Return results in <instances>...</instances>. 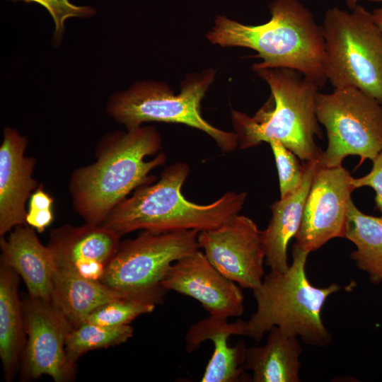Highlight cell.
<instances>
[{
  "instance_id": "obj_1",
  "label": "cell",
  "mask_w": 382,
  "mask_h": 382,
  "mask_svg": "<svg viewBox=\"0 0 382 382\" xmlns=\"http://www.w3.org/2000/svg\"><path fill=\"white\" fill-rule=\"evenodd\" d=\"M161 135L154 126L115 131L103 137L94 163L76 168L69 190L75 212L86 224L100 225L138 187L154 182L150 173L165 164Z\"/></svg>"
},
{
  "instance_id": "obj_2",
  "label": "cell",
  "mask_w": 382,
  "mask_h": 382,
  "mask_svg": "<svg viewBox=\"0 0 382 382\" xmlns=\"http://www.w3.org/2000/svg\"><path fill=\"white\" fill-rule=\"evenodd\" d=\"M269 9L270 19L260 25H246L219 15L206 37L221 47L255 50L262 61L253 64V69H293L323 87L327 79L322 26L299 0H274Z\"/></svg>"
},
{
  "instance_id": "obj_3",
  "label": "cell",
  "mask_w": 382,
  "mask_h": 382,
  "mask_svg": "<svg viewBox=\"0 0 382 382\" xmlns=\"http://www.w3.org/2000/svg\"><path fill=\"white\" fill-rule=\"evenodd\" d=\"M253 70L267 83L270 97L253 116L231 110L239 148L249 149L274 140L302 161L318 160L323 151L315 142L316 136L321 137L316 103L321 87L290 69Z\"/></svg>"
},
{
  "instance_id": "obj_4",
  "label": "cell",
  "mask_w": 382,
  "mask_h": 382,
  "mask_svg": "<svg viewBox=\"0 0 382 382\" xmlns=\"http://www.w3.org/2000/svg\"><path fill=\"white\" fill-rule=\"evenodd\" d=\"M189 173L185 163L170 165L155 183L138 187L118 204L101 225L121 236L137 230L200 232L216 228L238 214L247 197L245 192H227L207 204L187 200L181 190Z\"/></svg>"
},
{
  "instance_id": "obj_5",
  "label": "cell",
  "mask_w": 382,
  "mask_h": 382,
  "mask_svg": "<svg viewBox=\"0 0 382 382\" xmlns=\"http://www.w3.org/2000/svg\"><path fill=\"white\" fill-rule=\"evenodd\" d=\"M309 253L294 243L289 268L270 270L253 290L257 309L247 321V337L260 342L265 332L277 327L310 346L331 343L332 337L323 324L321 312L328 298L342 287L336 282L325 287L311 284L306 272Z\"/></svg>"
},
{
  "instance_id": "obj_6",
  "label": "cell",
  "mask_w": 382,
  "mask_h": 382,
  "mask_svg": "<svg viewBox=\"0 0 382 382\" xmlns=\"http://www.w3.org/2000/svg\"><path fill=\"white\" fill-rule=\"evenodd\" d=\"M215 76L213 69L189 74L178 93L161 81H137L126 90L112 93L106 111L126 129L150 122L185 125L206 133L222 151L231 152L238 147L236 132L213 126L201 113V102Z\"/></svg>"
},
{
  "instance_id": "obj_7",
  "label": "cell",
  "mask_w": 382,
  "mask_h": 382,
  "mask_svg": "<svg viewBox=\"0 0 382 382\" xmlns=\"http://www.w3.org/2000/svg\"><path fill=\"white\" fill-rule=\"evenodd\" d=\"M351 11L325 13V75L334 88H357L382 105V30L364 6Z\"/></svg>"
},
{
  "instance_id": "obj_8",
  "label": "cell",
  "mask_w": 382,
  "mask_h": 382,
  "mask_svg": "<svg viewBox=\"0 0 382 382\" xmlns=\"http://www.w3.org/2000/svg\"><path fill=\"white\" fill-rule=\"evenodd\" d=\"M316 111L328 137L320 166H341L349 155L372 161L382 151V105L374 97L354 87L336 88L318 93Z\"/></svg>"
},
{
  "instance_id": "obj_9",
  "label": "cell",
  "mask_w": 382,
  "mask_h": 382,
  "mask_svg": "<svg viewBox=\"0 0 382 382\" xmlns=\"http://www.w3.org/2000/svg\"><path fill=\"white\" fill-rule=\"evenodd\" d=\"M198 233L195 230L145 231L126 240L107 265L101 282L126 293L159 288L173 262L199 249Z\"/></svg>"
},
{
  "instance_id": "obj_10",
  "label": "cell",
  "mask_w": 382,
  "mask_h": 382,
  "mask_svg": "<svg viewBox=\"0 0 382 382\" xmlns=\"http://www.w3.org/2000/svg\"><path fill=\"white\" fill-rule=\"evenodd\" d=\"M352 178L342 165L329 168L318 162L295 236L299 248L311 253L332 238H345L348 205L356 189Z\"/></svg>"
},
{
  "instance_id": "obj_11",
  "label": "cell",
  "mask_w": 382,
  "mask_h": 382,
  "mask_svg": "<svg viewBox=\"0 0 382 382\" xmlns=\"http://www.w3.org/2000/svg\"><path fill=\"white\" fill-rule=\"evenodd\" d=\"M260 231L250 218L237 214L219 226L199 232V248L225 277L243 289H255L265 277Z\"/></svg>"
},
{
  "instance_id": "obj_12",
  "label": "cell",
  "mask_w": 382,
  "mask_h": 382,
  "mask_svg": "<svg viewBox=\"0 0 382 382\" xmlns=\"http://www.w3.org/2000/svg\"><path fill=\"white\" fill-rule=\"evenodd\" d=\"M22 306L28 336L23 351V378L35 379L45 374L56 382L71 381L75 365L69 361L65 351L71 325L51 300L29 295Z\"/></svg>"
},
{
  "instance_id": "obj_13",
  "label": "cell",
  "mask_w": 382,
  "mask_h": 382,
  "mask_svg": "<svg viewBox=\"0 0 382 382\" xmlns=\"http://www.w3.org/2000/svg\"><path fill=\"white\" fill-rule=\"evenodd\" d=\"M161 286L197 301L209 313L228 318L244 312L240 287L221 273L199 250L170 267Z\"/></svg>"
},
{
  "instance_id": "obj_14",
  "label": "cell",
  "mask_w": 382,
  "mask_h": 382,
  "mask_svg": "<svg viewBox=\"0 0 382 382\" xmlns=\"http://www.w3.org/2000/svg\"><path fill=\"white\" fill-rule=\"evenodd\" d=\"M121 236L103 225H63L52 229L48 244L56 268L100 281L120 245Z\"/></svg>"
},
{
  "instance_id": "obj_15",
  "label": "cell",
  "mask_w": 382,
  "mask_h": 382,
  "mask_svg": "<svg viewBox=\"0 0 382 382\" xmlns=\"http://www.w3.org/2000/svg\"><path fill=\"white\" fill-rule=\"evenodd\" d=\"M27 138L6 127L0 145V236L26 224L25 204L38 187L33 174L35 159L25 156Z\"/></svg>"
},
{
  "instance_id": "obj_16",
  "label": "cell",
  "mask_w": 382,
  "mask_h": 382,
  "mask_svg": "<svg viewBox=\"0 0 382 382\" xmlns=\"http://www.w3.org/2000/svg\"><path fill=\"white\" fill-rule=\"evenodd\" d=\"M210 316L194 324L185 335V350L192 352L206 340L214 344V352L201 378L202 382H238L245 379L247 347L243 341L231 347L232 335H247V321Z\"/></svg>"
},
{
  "instance_id": "obj_17",
  "label": "cell",
  "mask_w": 382,
  "mask_h": 382,
  "mask_svg": "<svg viewBox=\"0 0 382 382\" xmlns=\"http://www.w3.org/2000/svg\"><path fill=\"white\" fill-rule=\"evenodd\" d=\"M1 262L24 281L29 295L51 300L56 265L52 254L28 224L14 228L8 238H0Z\"/></svg>"
},
{
  "instance_id": "obj_18",
  "label": "cell",
  "mask_w": 382,
  "mask_h": 382,
  "mask_svg": "<svg viewBox=\"0 0 382 382\" xmlns=\"http://www.w3.org/2000/svg\"><path fill=\"white\" fill-rule=\"evenodd\" d=\"M318 160L306 161L303 180L299 189L280 198L270 207L271 219L267 228L260 231V236L265 262L271 270L284 272L289 267L287 261L288 245L299 229L304 204L318 166Z\"/></svg>"
},
{
  "instance_id": "obj_19",
  "label": "cell",
  "mask_w": 382,
  "mask_h": 382,
  "mask_svg": "<svg viewBox=\"0 0 382 382\" xmlns=\"http://www.w3.org/2000/svg\"><path fill=\"white\" fill-rule=\"evenodd\" d=\"M128 294L115 290L100 281L56 268L51 301L71 327L75 328L101 305Z\"/></svg>"
},
{
  "instance_id": "obj_20",
  "label": "cell",
  "mask_w": 382,
  "mask_h": 382,
  "mask_svg": "<svg viewBox=\"0 0 382 382\" xmlns=\"http://www.w3.org/2000/svg\"><path fill=\"white\" fill-rule=\"evenodd\" d=\"M301 352L298 337L274 327L265 345L247 349L245 367L253 382H299Z\"/></svg>"
},
{
  "instance_id": "obj_21",
  "label": "cell",
  "mask_w": 382,
  "mask_h": 382,
  "mask_svg": "<svg viewBox=\"0 0 382 382\" xmlns=\"http://www.w3.org/2000/svg\"><path fill=\"white\" fill-rule=\"evenodd\" d=\"M19 275L1 262L0 357L4 376L10 381L16 371L25 344V323L18 287Z\"/></svg>"
},
{
  "instance_id": "obj_22",
  "label": "cell",
  "mask_w": 382,
  "mask_h": 382,
  "mask_svg": "<svg viewBox=\"0 0 382 382\" xmlns=\"http://www.w3.org/2000/svg\"><path fill=\"white\" fill-rule=\"evenodd\" d=\"M345 238L352 241L356 250L350 254L361 270L369 274L373 284L382 282V214L368 215L350 200L347 214Z\"/></svg>"
},
{
  "instance_id": "obj_23",
  "label": "cell",
  "mask_w": 382,
  "mask_h": 382,
  "mask_svg": "<svg viewBox=\"0 0 382 382\" xmlns=\"http://www.w3.org/2000/svg\"><path fill=\"white\" fill-rule=\"evenodd\" d=\"M166 291L161 286L148 291L128 294L101 305L91 312L83 323L102 326L129 324L138 316L152 312L162 303Z\"/></svg>"
},
{
  "instance_id": "obj_24",
  "label": "cell",
  "mask_w": 382,
  "mask_h": 382,
  "mask_svg": "<svg viewBox=\"0 0 382 382\" xmlns=\"http://www.w3.org/2000/svg\"><path fill=\"white\" fill-rule=\"evenodd\" d=\"M129 324L120 326H102L85 322L71 328L65 340V351L69 361L76 365L77 359L91 350L107 348L127 342L133 335Z\"/></svg>"
},
{
  "instance_id": "obj_25",
  "label": "cell",
  "mask_w": 382,
  "mask_h": 382,
  "mask_svg": "<svg viewBox=\"0 0 382 382\" xmlns=\"http://www.w3.org/2000/svg\"><path fill=\"white\" fill-rule=\"evenodd\" d=\"M272 151L279 176L280 198L296 192L301 185L305 166H301L297 156L281 142H269Z\"/></svg>"
},
{
  "instance_id": "obj_26",
  "label": "cell",
  "mask_w": 382,
  "mask_h": 382,
  "mask_svg": "<svg viewBox=\"0 0 382 382\" xmlns=\"http://www.w3.org/2000/svg\"><path fill=\"white\" fill-rule=\"evenodd\" d=\"M23 1L26 3H36L42 6L49 12L54 24L52 42L58 46L62 39L65 23L70 18H89L95 15L94 8L88 6H79L70 0H9Z\"/></svg>"
},
{
  "instance_id": "obj_27",
  "label": "cell",
  "mask_w": 382,
  "mask_h": 382,
  "mask_svg": "<svg viewBox=\"0 0 382 382\" xmlns=\"http://www.w3.org/2000/svg\"><path fill=\"white\" fill-rule=\"evenodd\" d=\"M53 203V197L40 185L30 197L25 224L38 233L44 232L54 219Z\"/></svg>"
},
{
  "instance_id": "obj_28",
  "label": "cell",
  "mask_w": 382,
  "mask_h": 382,
  "mask_svg": "<svg viewBox=\"0 0 382 382\" xmlns=\"http://www.w3.org/2000/svg\"><path fill=\"white\" fill-rule=\"evenodd\" d=\"M371 161V170L362 177H352V183L356 189L370 187L375 191L376 209L382 214V151Z\"/></svg>"
},
{
  "instance_id": "obj_29",
  "label": "cell",
  "mask_w": 382,
  "mask_h": 382,
  "mask_svg": "<svg viewBox=\"0 0 382 382\" xmlns=\"http://www.w3.org/2000/svg\"><path fill=\"white\" fill-rule=\"evenodd\" d=\"M372 13L377 25L382 30V8L374 10Z\"/></svg>"
},
{
  "instance_id": "obj_30",
  "label": "cell",
  "mask_w": 382,
  "mask_h": 382,
  "mask_svg": "<svg viewBox=\"0 0 382 382\" xmlns=\"http://www.w3.org/2000/svg\"><path fill=\"white\" fill-rule=\"evenodd\" d=\"M359 0H346L347 7L352 10L358 4Z\"/></svg>"
},
{
  "instance_id": "obj_31",
  "label": "cell",
  "mask_w": 382,
  "mask_h": 382,
  "mask_svg": "<svg viewBox=\"0 0 382 382\" xmlns=\"http://www.w3.org/2000/svg\"><path fill=\"white\" fill-rule=\"evenodd\" d=\"M368 1H370V2H381L382 1V0H366Z\"/></svg>"
}]
</instances>
